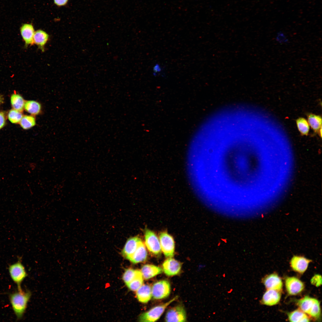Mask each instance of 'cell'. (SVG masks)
<instances>
[{
    "mask_svg": "<svg viewBox=\"0 0 322 322\" xmlns=\"http://www.w3.org/2000/svg\"><path fill=\"white\" fill-rule=\"evenodd\" d=\"M31 296L29 291L18 290L10 295V300L17 319L22 317Z\"/></svg>",
    "mask_w": 322,
    "mask_h": 322,
    "instance_id": "1",
    "label": "cell"
},
{
    "mask_svg": "<svg viewBox=\"0 0 322 322\" xmlns=\"http://www.w3.org/2000/svg\"><path fill=\"white\" fill-rule=\"evenodd\" d=\"M297 304L304 313L315 318H318L321 314L320 302L316 299L306 296L298 300Z\"/></svg>",
    "mask_w": 322,
    "mask_h": 322,
    "instance_id": "2",
    "label": "cell"
},
{
    "mask_svg": "<svg viewBox=\"0 0 322 322\" xmlns=\"http://www.w3.org/2000/svg\"><path fill=\"white\" fill-rule=\"evenodd\" d=\"M178 298L176 296L168 301L159 305L143 313L139 317L141 322H155L159 319L167 307Z\"/></svg>",
    "mask_w": 322,
    "mask_h": 322,
    "instance_id": "3",
    "label": "cell"
},
{
    "mask_svg": "<svg viewBox=\"0 0 322 322\" xmlns=\"http://www.w3.org/2000/svg\"><path fill=\"white\" fill-rule=\"evenodd\" d=\"M159 239L161 250L165 257L172 258L174 254L175 243L173 237L167 232H161Z\"/></svg>",
    "mask_w": 322,
    "mask_h": 322,
    "instance_id": "4",
    "label": "cell"
},
{
    "mask_svg": "<svg viewBox=\"0 0 322 322\" xmlns=\"http://www.w3.org/2000/svg\"><path fill=\"white\" fill-rule=\"evenodd\" d=\"M9 271L11 277L17 285L18 290H22L21 284L22 282L27 276L25 268L21 261L10 265Z\"/></svg>",
    "mask_w": 322,
    "mask_h": 322,
    "instance_id": "5",
    "label": "cell"
},
{
    "mask_svg": "<svg viewBox=\"0 0 322 322\" xmlns=\"http://www.w3.org/2000/svg\"><path fill=\"white\" fill-rule=\"evenodd\" d=\"M151 288L152 296L155 299L165 298L170 295L171 291L169 282L163 280L155 282Z\"/></svg>",
    "mask_w": 322,
    "mask_h": 322,
    "instance_id": "6",
    "label": "cell"
},
{
    "mask_svg": "<svg viewBox=\"0 0 322 322\" xmlns=\"http://www.w3.org/2000/svg\"><path fill=\"white\" fill-rule=\"evenodd\" d=\"M145 244L148 251L153 254L158 255L161 253L159 239L153 231L146 229L145 233Z\"/></svg>",
    "mask_w": 322,
    "mask_h": 322,
    "instance_id": "7",
    "label": "cell"
},
{
    "mask_svg": "<svg viewBox=\"0 0 322 322\" xmlns=\"http://www.w3.org/2000/svg\"><path fill=\"white\" fill-rule=\"evenodd\" d=\"M186 318V312L183 306L178 305L168 311L165 320L166 322H185Z\"/></svg>",
    "mask_w": 322,
    "mask_h": 322,
    "instance_id": "8",
    "label": "cell"
},
{
    "mask_svg": "<svg viewBox=\"0 0 322 322\" xmlns=\"http://www.w3.org/2000/svg\"><path fill=\"white\" fill-rule=\"evenodd\" d=\"M163 271L168 276L177 275L180 272L182 267L181 263L172 258L165 260L162 264Z\"/></svg>",
    "mask_w": 322,
    "mask_h": 322,
    "instance_id": "9",
    "label": "cell"
},
{
    "mask_svg": "<svg viewBox=\"0 0 322 322\" xmlns=\"http://www.w3.org/2000/svg\"><path fill=\"white\" fill-rule=\"evenodd\" d=\"M285 287L288 293L291 295L300 293L304 289L303 283L298 278L294 277L287 278L285 281Z\"/></svg>",
    "mask_w": 322,
    "mask_h": 322,
    "instance_id": "10",
    "label": "cell"
},
{
    "mask_svg": "<svg viewBox=\"0 0 322 322\" xmlns=\"http://www.w3.org/2000/svg\"><path fill=\"white\" fill-rule=\"evenodd\" d=\"M311 261V260L303 256H294L291 258L290 264L294 271L302 274L306 270Z\"/></svg>",
    "mask_w": 322,
    "mask_h": 322,
    "instance_id": "11",
    "label": "cell"
},
{
    "mask_svg": "<svg viewBox=\"0 0 322 322\" xmlns=\"http://www.w3.org/2000/svg\"><path fill=\"white\" fill-rule=\"evenodd\" d=\"M262 281L267 290H274L280 291L283 287L281 278L275 274L270 275L263 278Z\"/></svg>",
    "mask_w": 322,
    "mask_h": 322,
    "instance_id": "12",
    "label": "cell"
},
{
    "mask_svg": "<svg viewBox=\"0 0 322 322\" xmlns=\"http://www.w3.org/2000/svg\"><path fill=\"white\" fill-rule=\"evenodd\" d=\"M281 297L280 291L272 289L267 290L264 294L260 303L268 306L275 305L279 302Z\"/></svg>",
    "mask_w": 322,
    "mask_h": 322,
    "instance_id": "13",
    "label": "cell"
},
{
    "mask_svg": "<svg viewBox=\"0 0 322 322\" xmlns=\"http://www.w3.org/2000/svg\"><path fill=\"white\" fill-rule=\"evenodd\" d=\"M20 31L26 47L34 44L33 37L35 31L34 27L32 24H23L20 27Z\"/></svg>",
    "mask_w": 322,
    "mask_h": 322,
    "instance_id": "14",
    "label": "cell"
},
{
    "mask_svg": "<svg viewBox=\"0 0 322 322\" xmlns=\"http://www.w3.org/2000/svg\"><path fill=\"white\" fill-rule=\"evenodd\" d=\"M147 256V253L145 246L141 241L135 251L128 260L134 264H136L145 261Z\"/></svg>",
    "mask_w": 322,
    "mask_h": 322,
    "instance_id": "15",
    "label": "cell"
},
{
    "mask_svg": "<svg viewBox=\"0 0 322 322\" xmlns=\"http://www.w3.org/2000/svg\"><path fill=\"white\" fill-rule=\"evenodd\" d=\"M141 240L137 236L131 237L127 241L122 253L123 256L128 259L137 249Z\"/></svg>",
    "mask_w": 322,
    "mask_h": 322,
    "instance_id": "16",
    "label": "cell"
},
{
    "mask_svg": "<svg viewBox=\"0 0 322 322\" xmlns=\"http://www.w3.org/2000/svg\"><path fill=\"white\" fill-rule=\"evenodd\" d=\"M49 38V35L45 31L38 30L35 32L33 42L42 51L44 52L45 47Z\"/></svg>",
    "mask_w": 322,
    "mask_h": 322,
    "instance_id": "17",
    "label": "cell"
},
{
    "mask_svg": "<svg viewBox=\"0 0 322 322\" xmlns=\"http://www.w3.org/2000/svg\"><path fill=\"white\" fill-rule=\"evenodd\" d=\"M141 271L143 278L145 279H148L162 273L163 270L156 265L146 264L143 266Z\"/></svg>",
    "mask_w": 322,
    "mask_h": 322,
    "instance_id": "18",
    "label": "cell"
},
{
    "mask_svg": "<svg viewBox=\"0 0 322 322\" xmlns=\"http://www.w3.org/2000/svg\"><path fill=\"white\" fill-rule=\"evenodd\" d=\"M136 295L137 299L140 302L147 303L152 297L151 287L148 285H142L136 291Z\"/></svg>",
    "mask_w": 322,
    "mask_h": 322,
    "instance_id": "19",
    "label": "cell"
},
{
    "mask_svg": "<svg viewBox=\"0 0 322 322\" xmlns=\"http://www.w3.org/2000/svg\"><path fill=\"white\" fill-rule=\"evenodd\" d=\"M24 109L31 115L35 116L39 114L41 111V103L36 101L30 100L25 102Z\"/></svg>",
    "mask_w": 322,
    "mask_h": 322,
    "instance_id": "20",
    "label": "cell"
},
{
    "mask_svg": "<svg viewBox=\"0 0 322 322\" xmlns=\"http://www.w3.org/2000/svg\"><path fill=\"white\" fill-rule=\"evenodd\" d=\"M291 322H309V319L306 314L300 309L295 310L288 314Z\"/></svg>",
    "mask_w": 322,
    "mask_h": 322,
    "instance_id": "21",
    "label": "cell"
},
{
    "mask_svg": "<svg viewBox=\"0 0 322 322\" xmlns=\"http://www.w3.org/2000/svg\"><path fill=\"white\" fill-rule=\"evenodd\" d=\"M308 122L315 132H318L321 128L322 118L319 115L310 113L307 115Z\"/></svg>",
    "mask_w": 322,
    "mask_h": 322,
    "instance_id": "22",
    "label": "cell"
},
{
    "mask_svg": "<svg viewBox=\"0 0 322 322\" xmlns=\"http://www.w3.org/2000/svg\"><path fill=\"white\" fill-rule=\"evenodd\" d=\"M10 101L13 109L21 112L24 109L25 101L23 97L17 94L12 95Z\"/></svg>",
    "mask_w": 322,
    "mask_h": 322,
    "instance_id": "23",
    "label": "cell"
},
{
    "mask_svg": "<svg viewBox=\"0 0 322 322\" xmlns=\"http://www.w3.org/2000/svg\"><path fill=\"white\" fill-rule=\"evenodd\" d=\"M143 282V277L141 271L138 270L134 278L129 283L126 284L131 290L136 291L142 285Z\"/></svg>",
    "mask_w": 322,
    "mask_h": 322,
    "instance_id": "24",
    "label": "cell"
},
{
    "mask_svg": "<svg viewBox=\"0 0 322 322\" xmlns=\"http://www.w3.org/2000/svg\"><path fill=\"white\" fill-rule=\"evenodd\" d=\"M19 123L21 126L24 129H30L36 124L35 118L32 115L23 116Z\"/></svg>",
    "mask_w": 322,
    "mask_h": 322,
    "instance_id": "25",
    "label": "cell"
},
{
    "mask_svg": "<svg viewBox=\"0 0 322 322\" xmlns=\"http://www.w3.org/2000/svg\"><path fill=\"white\" fill-rule=\"evenodd\" d=\"M298 129L302 135H307L309 132V126L308 121L304 118L300 117L296 120Z\"/></svg>",
    "mask_w": 322,
    "mask_h": 322,
    "instance_id": "26",
    "label": "cell"
},
{
    "mask_svg": "<svg viewBox=\"0 0 322 322\" xmlns=\"http://www.w3.org/2000/svg\"><path fill=\"white\" fill-rule=\"evenodd\" d=\"M23 116L21 112L14 109L10 110L8 115V119L10 122L13 123H19Z\"/></svg>",
    "mask_w": 322,
    "mask_h": 322,
    "instance_id": "27",
    "label": "cell"
},
{
    "mask_svg": "<svg viewBox=\"0 0 322 322\" xmlns=\"http://www.w3.org/2000/svg\"><path fill=\"white\" fill-rule=\"evenodd\" d=\"M138 270L131 268L126 270L123 276V279L126 284L130 282L134 278Z\"/></svg>",
    "mask_w": 322,
    "mask_h": 322,
    "instance_id": "28",
    "label": "cell"
},
{
    "mask_svg": "<svg viewBox=\"0 0 322 322\" xmlns=\"http://www.w3.org/2000/svg\"><path fill=\"white\" fill-rule=\"evenodd\" d=\"M312 284L318 287L322 284L321 276L319 275L316 274L313 276L311 280Z\"/></svg>",
    "mask_w": 322,
    "mask_h": 322,
    "instance_id": "29",
    "label": "cell"
},
{
    "mask_svg": "<svg viewBox=\"0 0 322 322\" xmlns=\"http://www.w3.org/2000/svg\"><path fill=\"white\" fill-rule=\"evenodd\" d=\"M6 119L4 113L0 112V129L2 128L5 125Z\"/></svg>",
    "mask_w": 322,
    "mask_h": 322,
    "instance_id": "30",
    "label": "cell"
},
{
    "mask_svg": "<svg viewBox=\"0 0 322 322\" xmlns=\"http://www.w3.org/2000/svg\"><path fill=\"white\" fill-rule=\"evenodd\" d=\"M55 4L58 6H64L66 4L68 0H53Z\"/></svg>",
    "mask_w": 322,
    "mask_h": 322,
    "instance_id": "31",
    "label": "cell"
},
{
    "mask_svg": "<svg viewBox=\"0 0 322 322\" xmlns=\"http://www.w3.org/2000/svg\"><path fill=\"white\" fill-rule=\"evenodd\" d=\"M3 101V98L0 96V104L2 103Z\"/></svg>",
    "mask_w": 322,
    "mask_h": 322,
    "instance_id": "32",
    "label": "cell"
}]
</instances>
